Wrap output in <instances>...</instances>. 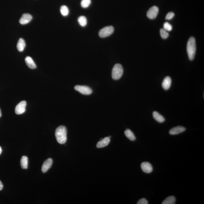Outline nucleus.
<instances>
[{
  "label": "nucleus",
  "instance_id": "obj_29",
  "mask_svg": "<svg viewBox=\"0 0 204 204\" xmlns=\"http://www.w3.org/2000/svg\"><path fill=\"white\" fill-rule=\"evenodd\" d=\"M2 116V113H1V109H0V118Z\"/></svg>",
  "mask_w": 204,
  "mask_h": 204
},
{
  "label": "nucleus",
  "instance_id": "obj_28",
  "mask_svg": "<svg viewBox=\"0 0 204 204\" xmlns=\"http://www.w3.org/2000/svg\"><path fill=\"white\" fill-rule=\"evenodd\" d=\"M2 148H1V147L0 146V155H1V153H2Z\"/></svg>",
  "mask_w": 204,
  "mask_h": 204
},
{
  "label": "nucleus",
  "instance_id": "obj_8",
  "mask_svg": "<svg viewBox=\"0 0 204 204\" xmlns=\"http://www.w3.org/2000/svg\"><path fill=\"white\" fill-rule=\"evenodd\" d=\"M33 18L32 16L29 13L23 14L19 19V23L22 25H25L29 23Z\"/></svg>",
  "mask_w": 204,
  "mask_h": 204
},
{
  "label": "nucleus",
  "instance_id": "obj_24",
  "mask_svg": "<svg viewBox=\"0 0 204 204\" xmlns=\"http://www.w3.org/2000/svg\"><path fill=\"white\" fill-rule=\"evenodd\" d=\"M163 27L164 29L168 31H171L172 29V26L168 22L164 23Z\"/></svg>",
  "mask_w": 204,
  "mask_h": 204
},
{
  "label": "nucleus",
  "instance_id": "obj_18",
  "mask_svg": "<svg viewBox=\"0 0 204 204\" xmlns=\"http://www.w3.org/2000/svg\"><path fill=\"white\" fill-rule=\"evenodd\" d=\"M176 199L174 196H170L168 197L162 203V204H174L176 203Z\"/></svg>",
  "mask_w": 204,
  "mask_h": 204
},
{
  "label": "nucleus",
  "instance_id": "obj_4",
  "mask_svg": "<svg viewBox=\"0 0 204 204\" xmlns=\"http://www.w3.org/2000/svg\"><path fill=\"white\" fill-rule=\"evenodd\" d=\"M114 28L113 26H107L100 30L99 35L101 38H106L111 36L114 33Z\"/></svg>",
  "mask_w": 204,
  "mask_h": 204
},
{
  "label": "nucleus",
  "instance_id": "obj_1",
  "mask_svg": "<svg viewBox=\"0 0 204 204\" xmlns=\"http://www.w3.org/2000/svg\"><path fill=\"white\" fill-rule=\"evenodd\" d=\"M67 130L65 126L60 125L56 129L55 136L58 142L60 144H64L67 141Z\"/></svg>",
  "mask_w": 204,
  "mask_h": 204
},
{
  "label": "nucleus",
  "instance_id": "obj_13",
  "mask_svg": "<svg viewBox=\"0 0 204 204\" xmlns=\"http://www.w3.org/2000/svg\"><path fill=\"white\" fill-rule=\"evenodd\" d=\"M110 138L109 137L105 138L103 140L98 143L96 147L98 148H103L108 145L110 142Z\"/></svg>",
  "mask_w": 204,
  "mask_h": 204
},
{
  "label": "nucleus",
  "instance_id": "obj_23",
  "mask_svg": "<svg viewBox=\"0 0 204 204\" xmlns=\"http://www.w3.org/2000/svg\"><path fill=\"white\" fill-rule=\"evenodd\" d=\"M160 33L161 36L162 38L163 39H166L169 36V34L166 31V30L164 29H161L160 31Z\"/></svg>",
  "mask_w": 204,
  "mask_h": 204
},
{
  "label": "nucleus",
  "instance_id": "obj_26",
  "mask_svg": "<svg viewBox=\"0 0 204 204\" xmlns=\"http://www.w3.org/2000/svg\"><path fill=\"white\" fill-rule=\"evenodd\" d=\"M148 203V201L144 198H141L139 200L137 203V204H147Z\"/></svg>",
  "mask_w": 204,
  "mask_h": 204
},
{
  "label": "nucleus",
  "instance_id": "obj_20",
  "mask_svg": "<svg viewBox=\"0 0 204 204\" xmlns=\"http://www.w3.org/2000/svg\"><path fill=\"white\" fill-rule=\"evenodd\" d=\"M78 21L80 25L82 27H85L87 24V19L85 16H80L78 18Z\"/></svg>",
  "mask_w": 204,
  "mask_h": 204
},
{
  "label": "nucleus",
  "instance_id": "obj_17",
  "mask_svg": "<svg viewBox=\"0 0 204 204\" xmlns=\"http://www.w3.org/2000/svg\"><path fill=\"white\" fill-rule=\"evenodd\" d=\"M20 165L22 169H27L28 166V158L27 157L23 156L20 160Z\"/></svg>",
  "mask_w": 204,
  "mask_h": 204
},
{
  "label": "nucleus",
  "instance_id": "obj_2",
  "mask_svg": "<svg viewBox=\"0 0 204 204\" xmlns=\"http://www.w3.org/2000/svg\"><path fill=\"white\" fill-rule=\"evenodd\" d=\"M196 50V46L195 39L193 37H191L189 39L187 46V53L190 60H194Z\"/></svg>",
  "mask_w": 204,
  "mask_h": 204
},
{
  "label": "nucleus",
  "instance_id": "obj_22",
  "mask_svg": "<svg viewBox=\"0 0 204 204\" xmlns=\"http://www.w3.org/2000/svg\"><path fill=\"white\" fill-rule=\"evenodd\" d=\"M91 2V0H82L81 3V6L83 8H87L90 5Z\"/></svg>",
  "mask_w": 204,
  "mask_h": 204
},
{
  "label": "nucleus",
  "instance_id": "obj_12",
  "mask_svg": "<svg viewBox=\"0 0 204 204\" xmlns=\"http://www.w3.org/2000/svg\"><path fill=\"white\" fill-rule=\"evenodd\" d=\"M172 80L170 77L167 76L162 81V86L165 90H168L171 85Z\"/></svg>",
  "mask_w": 204,
  "mask_h": 204
},
{
  "label": "nucleus",
  "instance_id": "obj_6",
  "mask_svg": "<svg viewBox=\"0 0 204 204\" xmlns=\"http://www.w3.org/2000/svg\"><path fill=\"white\" fill-rule=\"evenodd\" d=\"M27 103L25 101H23L16 106L15 112L17 115H20L25 112Z\"/></svg>",
  "mask_w": 204,
  "mask_h": 204
},
{
  "label": "nucleus",
  "instance_id": "obj_21",
  "mask_svg": "<svg viewBox=\"0 0 204 204\" xmlns=\"http://www.w3.org/2000/svg\"><path fill=\"white\" fill-rule=\"evenodd\" d=\"M60 12L63 16H67L68 15L69 10L68 7L65 5H63L60 9Z\"/></svg>",
  "mask_w": 204,
  "mask_h": 204
},
{
  "label": "nucleus",
  "instance_id": "obj_14",
  "mask_svg": "<svg viewBox=\"0 0 204 204\" xmlns=\"http://www.w3.org/2000/svg\"><path fill=\"white\" fill-rule=\"evenodd\" d=\"M25 62L26 64L29 68L34 69L36 68V65L34 63V60L30 56H27L25 59Z\"/></svg>",
  "mask_w": 204,
  "mask_h": 204
},
{
  "label": "nucleus",
  "instance_id": "obj_10",
  "mask_svg": "<svg viewBox=\"0 0 204 204\" xmlns=\"http://www.w3.org/2000/svg\"><path fill=\"white\" fill-rule=\"evenodd\" d=\"M53 160L52 158H49L43 164L42 167V171L43 173H45L52 166L53 164Z\"/></svg>",
  "mask_w": 204,
  "mask_h": 204
},
{
  "label": "nucleus",
  "instance_id": "obj_7",
  "mask_svg": "<svg viewBox=\"0 0 204 204\" xmlns=\"http://www.w3.org/2000/svg\"><path fill=\"white\" fill-rule=\"evenodd\" d=\"M159 12V9L157 7L154 6L150 8L147 11V17L150 19H153L157 17Z\"/></svg>",
  "mask_w": 204,
  "mask_h": 204
},
{
  "label": "nucleus",
  "instance_id": "obj_5",
  "mask_svg": "<svg viewBox=\"0 0 204 204\" xmlns=\"http://www.w3.org/2000/svg\"><path fill=\"white\" fill-rule=\"evenodd\" d=\"M74 89L83 95H89L92 93V90L90 88L85 85H76L74 87Z\"/></svg>",
  "mask_w": 204,
  "mask_h": 204
},
{
  "label": "nucleus",
  "instance_id": "obj_15",
  "mask_svg": "<svg viewBox=\"0 0 204 204\" xmlns=\"http://www.w3.org/2000/svg\"><path fill=\"white\" fill-rule=\"evenodd\" d=\"M26 46V44L24 40L21 38L19 39L17 45L18 50L20 52H23Z\"/></svg>",
  "mask_w": 204,
  "mask_h": 204
},
{
  "label": "nucleus",
  "instance_id": "obj_11",
  "mask_svg": "<svg viewBox=\"0 0 204 204\" xmlns=\"http://www.w3.org/2000/svg\"><path fill=\"white\" fill-rule=\"evenodd\" d=\"M186 129L184 127L178 126L172 128L169 131V133L171 135H175L179 134L185 131Z\"/></svg>",
  "mask_w": 204,
  "mask_h": 204
},
{
  "label": "nucleus",
  "instance_id": "obj_25",
  "mask_svg": "<svg viewBox=\"0 0 204 204\" xmlns=\"http://www.w3.org/2000/svg\"><path fill=\"white\" fill-rule=\"evenodd\" d=\"M175 16L174 13L173 12H170L168 13L166 17V19L167 20H170L173 18Z\"/></svg>",
  "mask_w": 204,
  "mask_h": 204
},
{
  "label": "nucleus",
  "instance_id": "obj_16",
  "mask_svg": "<svg viewBox=\"0 0 204 204\" xmlns=\"http://www.w3.org/2000/svg\"><path fill=\"white\" fill-rule=\"evenodd\" d=\"M153 117L155 120L158 121L160 123H162L165 121V119L163 117L156 111H154V112H153Z\"/></svg>",
  "mask_w": 204,
  "mask_h": 204
},
{
  "label": "nucleus",
  "instance_id": "obj_19",
  "mask_svg": "<svg viewBox=\"0 0 204 204\" xmlns=\"http://www.w3.org/2000/svg\"><path fill=\"white\" fill-rule=\"evenodd\" d=\"M125 136L130 140L133 141L136 140V138L134 133L129 129H127L125 130Z\"/></svg>",
  "mask_w": 204,
  "mask_h": 204
},
{
  "label": "nucleus",
  "instance_id": "obj_3",
  "mask_svg": "<svg viewBox=\"0 0 204 204\" xmlns=\"http://www.w3.org/2000/svg\"><path fill=\"white\" fill-rule=\"evenodd\" d=\"M123 74V68L120 64H115L112 70V77L113 79L117 80L120 79Z\"/></svg>",
  "mask_w": 204,
  "mask_h": 204
},
{
  "label": "nucleus",
  "instance_id": "obj_9",
  "mask_svg": "<svg viewBox=\"0 0 204 204\" xmlns=\"http://www.w3.org/2000/svg\"><path fill=\"white\" fill-rule=\"evenodd\" d=\"M142 170L146 173H151L153 171V168L149 162H144L141 163V165Z\"/></svg>",
  "mask_w": 204,
  "mask_h": 204
},
{
  "label": "nucleus",
  "instance_id": "obj_27",
  "mask_svg": "<svg viewBox=\"0 0 204 204\" xmlns=\"http://www.w3.org/2000/svg\"><path fill=\"white\" fill-rule=\"evenodd\" d=\"M3 187V185L2 182L0 181V191L2 190Z\"/></svg>",
  "mask_w": 204,
  "mask_h": 204
}]
</instances>
